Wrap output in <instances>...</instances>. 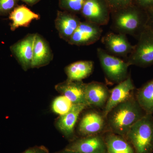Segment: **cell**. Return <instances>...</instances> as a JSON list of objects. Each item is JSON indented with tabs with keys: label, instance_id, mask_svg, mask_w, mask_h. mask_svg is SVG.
I'll list each match as a JSON object with an SVG mask.
<instances>
[{
	"label": "cell",
	"instance_id": "52a82bcc",
	"mask_svg": "<svg viewBox=\"0 0 153 153\" xmlns=\"http://www.w3.org/2000/svg\"><path fill=\"white\" fill-rule=\"evenodd\" d=\"M100 27L85 21L81 22L68 41V44L77 46L94 44L101 37L102 30Z\"/></svg>",
	"mask_w": 153,
	"mask_h": 153
},
{
	"label": "cell",
	"instance_id": "4dcf8cb0",
	"mask_svg": "<svg viewBox=\"0 0 153 153\" xmlns=\"http://www.w3.org/2000/svg\"><path fill=\"white\" fill-rule=\"evenodd\" d=\"M104 153H108L107 152H106Z\"/></svg>",
	"mask_w": 153,
	"mask_h": 153
},
{
	"label": "cell",
	"instance_id": "9a60e30c",
	"mask_svg": "<svg viewBox=\"0 0 153 153\" xmlns=\"http://www.w3.org/2000/svg\"><path fill=\"white\" fill-rule=\"evenodd\" d=\"M86 107L83 104H72L68 112L60 115L57 120V128L63 135L71 141L75 139L74 127L79 114Z\"/></svg>",
	"mask_w": 153,
	"mask_h": 153
},
{
	"label": "cell",
	"instance_id": "d4e9b609",
	"mask_svg": "<svg viewBox=\"0 0 153 153\" xmlns=\"http://www.w3.org/2000/svg\"><path fill=\"white\" fill-rule=\"evenodd\" d=\"M111 12L123 8L133 4L134 0H104Z\"/></svg>",
	"mask_w": 153,
	"mask_h": 153
},
{
	"label": "cell",
	"instance_id": "6da1fadb",
	"mask_svg": "<svg viewBox=\"0 0 153 153\" xmlns=\"http://www.w3.org/2000/svg\"><path fill=\"white\" fill-rule=\"evenodd\" d=\"M146 114L134 93L125 101L115 106L107 115L108 130L125 137L131 128Z\"/></svg>",
	"mask_w": 153,
	"mask_h": 153
},
{
	"label": "cell",
	"instance_id": "ba28073f",
	"mask_svg": "<svg viewBox=\"0 0 153 153\" xmlns=\"http://www.w3.org/2000/svg\"><path fill=\"white\" fill-rule=\"evenodd\" d=\"M106 117L96 111H88L81 119L78 132L82 137L103 134L107 131Z\"/></svg>",
	"mask_w": 153,
	"mask_h": 153
},
{
	"label": "cell",
	"instance_id": "ac0fdd59",
	"mask_svg": "<svg viewBox=\"0 0 153 153\" xmlns=\"http://www.w3.org/2000/svg\"><path fill=\"white\" fill-rule=\"evenodd\" d=\"M9 19L11 20V31H15L21 27H28L34 20L40 19L39 14L31 10L24 5H18L9 14Z\"/></svg>",
	"mask_w": 153,
	"mask_h": 153
},
{
	"label": "cell",
	"instance_id": "7a4b0ae2",
	"mask_svg": "<svg viewBox=\"0 0 153 153\" xmlns=\"http://www.w3.org/2000/svg\"><path fill=\"white\" fill-rule=\"evenodd\" d=\"M111 27L118 33L138 38L148 26L147 12L134 3L111 12Z\"/></svg>",
	"mask_w": 153,
	"mask_h": 153
},
{
	"label": "cell",
	"instance_id": "30bf717a",
	"mask_svg": "<svg viewBox=\"0 0 153 153\" xmlns=\"http://www.w3.org/2000/svg\"><path fill=\"white\" fill-rule=\"evenodd\" d=\"M35 35L28 34L10 47L12 54L25 71L31 68Z\"/></svg>",
	"mask_w": 153,
	"mask_h": 153
},
{
	"label": "cell",
	"instance_id": "f546056e",
	"mask_svg": "<svg viewBox=\"0 0 153 153\" xmlns=\"http://www.w3.org/2000/svg\"><path fill=\"white\" fill-rule=\"evenodd\" d=\"M54 153H80L76 151L70 150L66 149H65L63 150L59 151V152H56Z\"/></svg>",
	"mask_w": 153,
	"mask_h": 153
},
{
	"label": "cell",
	"instance_id": "7402d4cb",
	"mask_svg": "<svg viewBox=\"0 0 153 153\" xmlns=\"http://www.w3.org/2000/svg\"><path fill=\"white\" fill-rule=\"evenodd\" d=\"M85 0H58L61 10L77 15L80 14Z\"/></svg>",
	"mask_w": 153,
	"mask_h": 153
},
{
	"label": "cell",
	"instance_id": "83f0119b",
	"mask_svg": "<svg viewBox=\"0 0 153 153\" xmlns=\"http://www.w3.org/2000/svg\"><path fill=\"white\" fill-rule=\"evenodd\" d=\"M147 13L149 16L148 26L153 29V6L147 11Z\"/></svg>",
	"mask_w": 153,
	"mask_h": 153
},
{
	"label": "cell",
	"instance_id": "d6986e66",
	"mask_svg": "<svg viewBox=\"0 0 153 153\" xmlns=\"http://www.w3.org/2000/svg\"><path fill=\"white\" fill-rule=\"evenodd\" d=\"M103 135L108 153H136L133 147L124 137L108 131Z\"/></svg>",
	"mask_w": 153,
	"mask_h": 153
},
{
	"label": "cell",
	"instance_id": "4316f807",
	"mask_svg": "<svg viewBox=\"0 0 153 153\" xmlns=\"http://www.w3.org/2000/svg\"><path fill=\"white\" fill-rule=\"evenodd\" d=\"M22 153H49L47 148L44 146H36L29 148Z\"/></svg>",
	"mask_w": 153,
	"mask_h": 153
},
{
	"label": "cell",
	"instance_id": "ffe728a7",
	"mask_svg": "<svg viewBox=\"0 0 153 153\" xmlns=\"http://www.w3.org/2000/svg\"><path fill=\"white\" fill-rule=\"evenodd\" d=\"M93 68L94 63L91 60H81L71 63L65 68L66 80L82 81L91 74Z\"/></svg>",
	"mask_w": 153,
	"mask_h": 153
},
{
	"label": "cell",
	"instance_id": "603a6c76",
	"mask_svg": "<svg viewBox=\"0 0 153 153\" xmlns=\"http://www.w3.org/2000/svg\"><path fill=\"white\" fill-rule=\"evenodd\" d=\"M72 104L71 101L64 96L55 98L52 104V109L54 112L62 115L68 112Z\"/></svg>",
	"mask_w": 153,
	"mask_h": 153
},
{
	"label": "cell",
	"instance_id": "44dd1931",
	"mask_svg": "<svg viewBox=\"0 0 153 153\" xmlns=\"http://www.w3.org/2000/svg\"><path fill=\"white\" fill-rule=\"evenodd\" d=\"M134 96L145 112L153 114V79L137 89Z\"/></svg>",
	"mask_w": 153,
	"mask_h": 153
},
{
	"label": "cell",
	"instance_id": "e0dca14e",
	"mask_svg": "<svg viewBox=\"0 0 153 153\" xmlns=\"http://www.w3.org/2000/svg\"><path fill=\"white\" fill-rule=\"evenodd\" d=\"M110 93L108 88L103 83L97 82L86 83L85 98L88 106L104 107Z\"/></svg>",
	"mask_w": 153,
	"mask_h": 153
},
{
	"label": "cell",
	"instance_id": "8992f818",
	"mask_svg": "<svg viewBox=\"0 0 153 153\" xmlns=\"http://www.w3.org/2000/svg\"><path fill=\"white\" fill-rule=\"evenodd\" d=\"M111 13L104 0H85L80 13L85 21L99 26L108 24Z\"/></svg>",
	"mask_w": 153,
	"mask_h": 153
},
{
	"label": "cell",
	"instance_id": "8fae6325",
	"mask_svg": "<svg viewBox=\"0 0 153 153\" xmlns=\"http://www.w3.org/2000/svg\"><path fill=\"white\" fill-rule=\"evenodd\" d=\"M135 86L131 77L129 75L126 79L118 84L110 93L109 97L105 105L102 113L105 117L112 108L123 102L134 94Z\"/></svg>",
	"mask_w": 153,
	"mask_h": 153
},
{
	"label": "cell",
	"instance_id": "cb8c5ba5",
	"mask_svg": "<svg viewBox=\"0 0 153 153\" xmlns=\"http://www.w3.org/2000/svg\"><path fill=\"white\" fill-rule=\"evenodd\" d=\"M20 0H0V16L9 15L17 6Z\"/></svg>",
	"mask_w": 153,
	"mask_h": 153
},
{
	"label": "cell",
	"instance_id": "4fadbf2b",
	"mask_svg": "<svg viewBox=\"0 0 153 153\" xmlns=\"http://www.w3.org/2000/svg\"><path fill=\"white\" fill-rule=\"evenodd\" d=\"M102 42L107 50L114 56L126 57L131 53L134 48L126 35L121 33H107L102 37Z\"/></svg>",
	"mask_w": 153,
	"mask_h": 153
},
{
	"label": "cell",
	"instance_id": "f1b7e54d",
	"mask_svg": "<svg viewBox=\"0 0 153 153\" xmlns=\"http://www.w3.org/2000/svg\"><path fill=\"white\" fill-rule=\"evenodd\" d=\"M23 2L25 3L28 6H32L35 5L37 3L40 2L41 0H20Z\"/></svg>",
	"mask_w": 153,
	"mask_h": 153
},
{
	"label": "cell",
	"instance_id": "277c9868",
	"mask_svg": "<svg viewBox=\"0 0 153 153\" xmlns=\"http://www.w3.org/2000/svg\"><path fill=\"white\" fill-rule=\"evenodd\" d=\"M138 42L126 62L130 65L146 67L153 65V29L147 26L138 37Z\"/></svg>",
	"mask_w": 153,
	"mask_h": 153
},
{
	"label": "cell",
	"instance_id": "5bb4252c",
	"mask_svg": "<svg viewBox=\"0 0 153 153\" xmlns=\"http://www.w3.org/2000/svg\"><path fill=\"white\" fill-rule=\"evenodd\" d=\"M86 83L82 81L66 80L55 85V89L68 98L72 104H83L88 106L85 98Z\"/></svg>",
	"mask_w": 153,
	"mask_h": 153
},
{
	"label": "cell",
	"instance_id": "5b68a950",
	"mask_svg": "<svg viewBox=\"0 0 153 153\" xmlns=\"http://www.w3.org/2000/svg\"><path fill=\"white\" fill-rule=\"evenodd\" d=\"M97 55L105 76L111 82L120 83L129 76V66L126 61L110 55L100 48H97Z\"/></svg>",
	"mask_w": 153,
	"mask_h": 153
},
{
	"label": "cell",
	"instance_id": "484cf974",
	"mask_svg": "<svg viewBox=\"0 0 153 153\" xmlns=\"http://www.w3.org/2000/svg\"><path fill=\"white\" fill-rule=\"evenodd\" d=\"M134 3L147 12L153 6V0H134Z\"/></svg>",
	"mask_w": 153,
	"mask_h": 153
},
{
	"label": "cell",
	"instance_id": "3957f363",
	"mask_svg": "<svg viewBox=\"0 0 153 153\" xmlns=\"http://www.w3.org/2000/svg\"><path fill=\"white\" fill-rule=\"evenodd\" d=\"M125 137L136 153H152L153 114L145 115L131 128Z\"/></svg>",
	"mask_w": 153,
	"mask_h": 153
},
{
	"label": "cell",
	"instance_id": "7c38bea8",
	"mask_svg": "<svg viewBox=\"0 0 153 153\" xmlns=\"http://www.w3.org/2000/svg\"><path fill=\"white\" fill-rule=\"evenodd\" d=\"M81 22L75 14L58 10L55 25L60 38L68 42Z\"/></svg>",
	"mask_w": 153,
	"mask_h": 153
},
{
	"label": "cell",
	"instance_id": "2e32d148",
	"mask_svg": "<svg viewBox=\"0 0 153 153\" xmlns=\"http://www.w3.org/2000/svg\"><path fill=\"white\" fill-rule=\"evenodd\" d=\"M53 58V53L49 43L44 37L36 33L31 68H39L48 65Z\"/></svg>",
	"mask_w": 153,
	"mask_h": 153
},
{
	"label": "cell",
	"instance_id": "9c48e42d",
	"mask_svg": "<svg viewBox=\"0 0 153 153\" xmlns=\"http://www.w3.org/2000/svg\"><path fill=\"white\" fill-rule=\"evenodd\" d=\"M65 149L80 153H104L107 152L103 134L75 139Z\"/></svg>",
	"mask_w": 153,
	"mask_h": 153
}]
</instances>
